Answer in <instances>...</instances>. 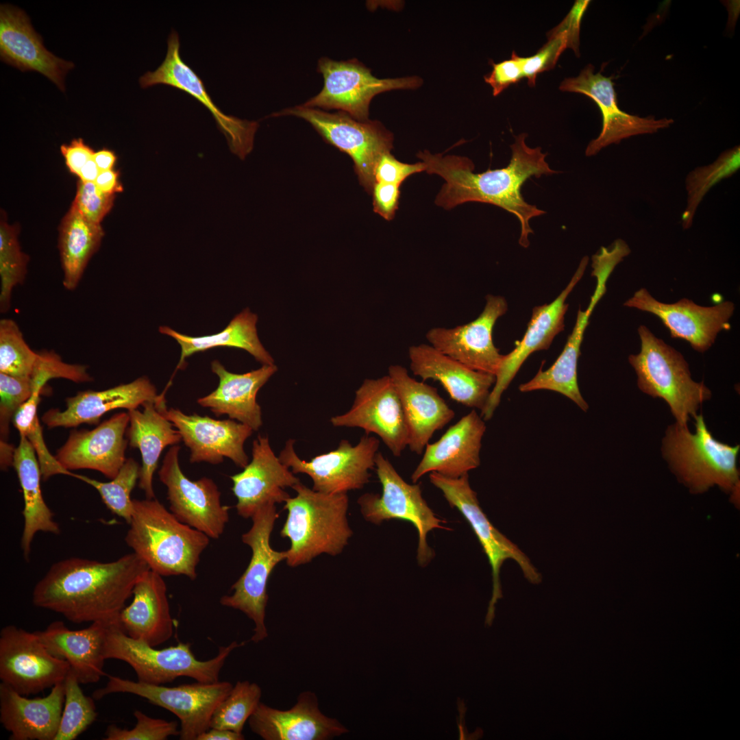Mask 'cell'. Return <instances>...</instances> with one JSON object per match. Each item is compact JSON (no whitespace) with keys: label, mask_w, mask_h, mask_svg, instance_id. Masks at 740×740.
<instances>
[{"label":"cell","mask_w":740,"mask_h":740,"mask_svg":"<svg viewBox=\"0 0 740 740\" xmlns=\"http://www.w3.org/2000/svg\"><path fill=\"white\" fill-rule=\"evenodd\" d=\"M526 134L515 137L510 146L512 155L504 168L476 173L473 162L466 157L432 155L419 152V158L425 164L426 171L444 179L436 204L446 209L469 201L486 203L513 214L521 225L520 245H529L528 236L533 233L530 220L545 212L526 202L521 193L524 182L532 176L556 173L545 161L546 153L541 147L530 148L526 144Z\"/></svg>","instance_id":"6da1fadb"},{"label":"cell","mask_w":740,"mask_h":740,"mask_svg":"<svg viewBox=\"0 0 740 740\" xmlns=\"http://www.w3.org/2000/svg\"><path fill=\"white\" fill-rule=\"evenodd\" d=\"M149 569L134 552L110 562L64 559L53 563L36 583L32 602L75 624L114 620L137 580Z\"/></svg>","instance_id":"7a4b0ae2"},{"label":"cell","mask_w":740,"mask_h":740,"mask_svg":"<svg viewBox=\"0 0 740 740\" xmlns=\"http://www.w3.org/2000/svg\"><path fill=\"white\" fill-rule=\"evenodd\" d=\"M125 537L151 571L162 576H197L200 556L210 542L204 533L182 523L155 498L133 500Z\"/></svg>","instance_id":"3957f363"},{"label":"cell","mask_w":740,"mask_h":740,"mask_svg":"<svg viewBox=\"0 0 740 740\" xmlns=\"http://www.w3.org/2000/svg\"><path fill=\"white\" fill-rule=\"evenodd\" d=\"M292 489L296 495L284 502L288 513L280 531L291 542L286 550L287 565L297 567L321 554H340L353 534L347 519V493L317 491L301 482Z\"/></svg>","instance_id":"277c9868"},{"label":"cell","mask_w":740,"mask_h":740,"mask_svg":"<svg viewBox=\"0 0 740 740\" xmlns=\"http://www.w3.org/2000/svg\"><path fill=\"white\" fill-rule=\"evenodd\" d=\"M695 432L677 423L669 426L662 443L663 456L671 471L691 491L703 493L715 485L733 491L739 485L737 460L739 445L715 439L702 415H696Z\"/></svg>","instance_id":"5b68a950"},{"label":"cell","mask_w":740,"mask_h":740,"mask_svg":"<svg viewBox=\"0 0 740 740\" xmlns=\"http://www.w3.org/2000/svg\"><path fill=\"white\" fill-rule=\"evenodd\" d=\"M245 642L232 641L219 648L217 654L208 660L196 658L190 643L179 642L162 649L134 639L121 628L118 619L109 626L105 645L106 659L127 663L134 670L138 681L161 685L180 677H188L201 682L219 681V674L231 652Z\"/></svg>","instance_id":"8992f818"},{"label":"cell","mask_w":740,"mask_h":740,"mask_svg":"<svg viewBox=\"0 0 740 740\" xmlns=\"http://www.w3.org/2000/svg\"><path fill=\"white\" fill-rule=\"evenodd\" d=\"M641 350L628 361L643 393L663 399L680 426H687L699 407L711 397L703 382L692 380L689 365L674 347L657 338L645 325L638 328Z\"/></svg>","instance_id":"52a82bcc"},{"label":"cell","mask_w":740,"mask_h":740,"mask_svg":"<svg viewBox=\"0 0 740 740\" xmlns=\"http://www.w3.org/2000/svg\"><path fill=\"white\" fill-rule=\"evenodd\" d=\"M295 116L308 121L330 145L349 155L360 184L371 193L375 171L383 155L393 147V134L378 121H360L338 111L330 113L299 105L282 110L271 116Z\"/></svg>","instance_id":"ba28073f"},{"label":"cell","mask_w":740,"mask_h":740,"mask_svg":"<svg viewBox=\"0 0 740 740\" xmlns=\"http://www.w3.org/2000/svg\"><path fill=\"white\" fill-rule=\"evenodd\" d=\"M279 515L275 504L258 508L251 517V528L242 535L243 542L249 546L252 555L242 576L233 584V593L220 599L221 605L238 610L254 623L251 641L258 643L268 637L265 610L268 602L267 584L275 567L286 558V551L273 550L270 537Z\"/></svg>","instance_id":"9c48e42d"},{"label":"cell","mask_w":740,"mask_h":740,"mask_svg":"<svg viewBox=\"0 0 740 740\" xmlns=\"http://www.w3.org/2000/svg\"><path fill=\"white\" fill-rule=\"evenodd\" d=\"M232 687L230 682L219 680L214 682L196 681L192 684L166 687L111 676L103 687L92 693V698L100 700L116 693H131L143 698L177 717L180 721V739L197 740L201 733L210 728L214 711Z\"/></svg>","instance_id":"30bf717a"},{"label":"cell","mask_w":740,"mask_h":740,"mask_svg":"<svg viewBox=\"0 0 740 740\" xmlns=\"http://www.w3.org/2000/svg\"><path fill=\"white\" fill-rule=\"evenodd\" d=\"M429 477L449 506L458 509L469 523L488 558L492 571L493 591L485 624L491 626L495 605L502 597L500 574L504 562L508 559L515 560L531 583H539L541 576L528 557L490 522L480 508L476 493L470 486L468 474L451 478L432 472Z\"/></svg>","instance_id":"8fae6325"},{"label":"cell","mask_w":740,"mask_h":740,"mask_svg":"<svg viewBox=\"0 0 740 740\" xmlns=\"http://www.w3.org/2000/svg\"><path fill=\"white\" fill-rule=\"evenodd\" d=\"M375 463L382 494L361 495L358 500L360 512L366 521L377 525L392 519L412 523L419 535L417 561L424 566L434 556L426 541L427 534L434 529H447L442 525L445 521L436 517L428 506L419 484L404 481L381 452L377 453Z\"/></svg>","instance_id":"7c38bea8"},{"label":"cell","mask_w":740,"mask_h":740,"mask_svg":"<svg viewBox=\"0 0 740 740\" xmlns=\"http://www.w3.org/2000/svg\"><path fill=\"white\" fill-rule=\"evenodd\" d=\"M317 71L323 77L321 91L302 105L321 110L336 109L356 120H369L372 99L378 94L397 89H415L422 84L417 76L380 79L356 59L336 61L321 58Z\"/></svg>","instance_id":"4fadbf2b"},{"label":"cell","mask_w":740,"mask_h":740,"mask_svg":"<svg viewBox=\"0 0 740 740\" xmlns=\"http://www.w3.org/2000/svg\"><path fill=\"white\" fill-rule=\"evenodd\" d=\"M295 442L293 439L286 441L278 456L280 461L294 474L308 475L314 491L330 494L363 488L375 468L380 446L378 439L365 434L356 445L343 439L335 449L306 460L297 454Z\"/></svg>","instance_id":"5bb4252c"},{"label":"cell","mask_w":740,"mask_h":740,"mask_svg":"<svg viewBox=\"0 0 740 740\" xmlns=\"http://www.w3.org/2000/svg\"><path fill=\"white\" fill-rule=\"evenodd\" d=\"M180 447L172 445L158 471L166 486L170 511L182 523L217 539L229 521L230 506L223 505L221 492L214 482L204 477L191 480L181 469Z\"/></svg>","instance_id":"9a60e30c"},{"label":"cell","mask_w":740,"mask_h":740,"mask_svg":"<svg viewBox=\"0 0 740 740\" xmlns=\"http://www.w3.org/2000/svg\"><path fill=\"white\" fill-rule=\"evenodd\" d=\"M71 667L51 654L35 632L14 625L0 632V679L21 695L36 694L64 680Z\"/></svg>","instance_id":"2e32d148"},{"label":"cell","mask_w":740,"mask_h":740,"mask_svg":"<svg viewBox=\"0 0 740 740\" xmlns=\"http://www.w3.org/2000/svg\"><path fill=\"white\" fill-rule=\"evenodd\" d=\"M334 427L359 428L378 436L394 456L408 445V432L396 388L388 375L365 379L344 414L330 419Z\"/></svg>","instance_id":"e0dca14e"},{"label":"cell","mask_w":740,"mask_h":740,"mask_svg":"<svg viewBox=\"0 0 740 740\" xmlns=\"http://www.w3.org/2000/svg\"><path fill=\"white\" fill-rule=\"evenodd\" d=\"M177 33L171 31L167 41L164 61L153 71H147L139 79L142 88L164 84L182 90L204 105L213 116L219 130L225 135L230 151L241 159L252 150L258 123L227 115L214 104L197 74L182 59Z\"/></svg>","instance_id":"ac0fdd59"},{"label":"cell","mask_w":740,"mask_h":740,"mask_svg":"<svg viewBox=\"0 0 740 740\" xmlns=\"http://www.w3.org/2000/svg\"><path fill=\"white\" fill-rule=\"evenodd\" d=\"M613 76L606 77L601 72L594 73V66L589 64L575 77L565 79L559 89L564 92L584 95L593 100L602 116V127L599 136L587 147L585 155L592 156L610 144L632 136L653 134L669 127L671 119L640 117L621 110L617 104V93Z\"/></svg>","instance_id":"d6986e66"},{"label":"cell","mask_w":740,"mask_h":740,"mask_svg":"<svg viewBox=\"0 0 740 740\" xmlns=\"http://www.w3.org/2000/svg\"><path fill=\"white\" fill-rule=\"evenodd\" d=\"M508 309L506 299L488 295L480 314L473 321L451 328H431L429 344L443 354L476 371L495 375L504 358L493 341L497 320Z\"/></svg>","instance_id":"ffe728a7"},{"label":"cell","mask_w":740,"mask_h":740,"mask_svg":"<svg viewBox=\"0 0 740 740\" xmlns=\"http://www.w3.org/2000/svg\"><path fill=\"white\" fill-rule=\"evenodd\" d=\"M624 306L652 313L669 330L671 337L689 343L693 349L704 352L714 343L719 332L730 328L729 320L735 304L722 301L713 306H702L683 298L673 304L658 301L642 288L624 304Z\"/></svg>","instance_id":"44dd1931"},{"label":"cell","mask_w":740,"mask_h":740,"mask_svg":"<svg viewBox=\"0 0 740 740\" xmlns=\"http://www.w3.org/2000/svg\"><path fill=\"white\" fill-rule=\"evenodd\" d=\"M589 262L584 256L562 293L550 304L535 306L527 330L521 341H517L514 349L503 360L495 376V384L486 404L481 410L484 421L491 419L499 406L501 397L513 380L519 368L528 357L536 351L547 349L554 338L564 329V317L568 308L565 301L573 288L582 277Z\"/></svg>","instance_id":"7402d4cb"},{"label":"cell","mask_w":740,"mask_h":740,"mask_svg":"<svg viewBox=\"0 0 740 740\" xmlns=\"http://www.w3.org/2000/svg\"><path fill=\"white\" fill-rule=\"evenodd\" d=\"M166 417L179 431L190 452V463L217 465L230 458L244 468L249 463L244 444L254 430L231 419L218 420L197 414L188 415L175 408H166Z\"/></svg>","instance_id":"603a6c76"},{"label":"cell","mask_w":740,"mask_h":740,"mask_svg":"<svg viewBox=\"0 0 740 740\" xmlns=\"http://www.w3.org/2000/svg\"><path fill=\"white\" fill-rule=\"evenodd\" d=\"M127 412L114 414L91 430H72L54 456L68 471L92 469L114 478L126 461Z\"/></svg>","instance_id":"cb8c5ba5"},{"label":"cell","mask_w":740,"mask_h":740,"mask_svg":"<svg viewBox=\"0 0 740 740\" xmlns=\"http://www.w3.org/2000/svg\"><path fill=\"white\" fill-rule=\"evenodd\" d=\"M230 479L237 513L246 519L264 505L285 502L290 495L284 489L300 482L275 454L268 437L260 435L253 442L250 463Z\"/></svg>","instance_id":"d4e9b609"},{"label":"cell","mask_w":740,"mask_h":740,"mask_svg":"<svg viewBox=\"0 0 740 740\" xmlns=\"http://www.w3.org/2000/svg\"><path fill=\"white\" fill-rule=\"evenodd\" d=\"M251 731L264 740H329L348 732L335 718L324 715L312 691L301 693L288 710L260 702L248 719Z\"/></svg>","instance_id":"484cf974"},{"label":"cell","mask_w":740,"mask_h":740,"mask_svg":"<svg viewBox=\"0 0 740 740\" xmlns=\"http://www.w3.org/2000/svg\"><path fill=\"white\" fill-rule=\"evenodd\" d=\"M0 57L21 71L40 73L63 92L64 77L74 67L49 51L25 12L10 4L0 5Z\"/></svg>","instance_id":"4316f807"},{"label":"cell","mask_w":740,"mask_h":740,"mask_svg":"<svg viewBox=\"0 0 740 740\" xmlns=\"http://www.w3.org/2000/svg\"><path fill=\"white\" fill-rule=\"evenodd\" d=\"M485 431L484 420L475 410L463 416L437 441L426 445L422 458L411 475L412 483L428 473L457 478L478 467Z\"/></svg>","instance_id":"83f0119b"},{"label":"cell","mask_w":740,"mask_h":740,"mask_svg":"<svg viewBox=\"0 0 740 740\" xmlns=\"http://www.w3.org/2000/svg\"><path fill=\"white\" fill-rule=\"evenodd\" d=\"M408 358L415 375L439 382L454 401L465 406L484 408L495 382L494 375L472 369L430 344L410 346Z\"/></svg>","instance_id":"f1b7e54d"},{"label":"cell","mask_w":740,"mask_h":740,"mask_svg":"<svg viewBox=\"0 0 740 740\" xmlns=\"http://www.w3.org/2000/svg\"><path fill=\"white\" fill-rule=\"evenodd\" d=\"M591 266V275L597 280L595 290L587 308L578 310L576 325L563 352L549 369L543 371L541 367L532 379L519 387L521 392L542 389L556 391L572 400L584 411L588 410L589 406L580 393L577 378L580 345L591 314L606 292V283L614 270L613 266L606 261H597Z\"/></svg>","instance_id":"f546056e"},{"label":"cell","mask_w":740,"mask_h":740,"mask_svg":"<svg viewBox=\"0 0 740 740\" xmlns=\"http://www.w3.org/2000/svg\"><path fill=\"white\" fill-rule=\"evenodd\" d=\"M397 391L408 432V447L420 455L433 434L454 417L455 412L437 389L411 378L402 365L388 367Z\"/></svg>","instance_id":"4dcf8cb0"},{"label":"cell","mask_w":740,"mask_h":740,"mask_svg":"<svg viewBox=\"0 0 740 740\" xmlns=\"http://www.w3.org/2000/svg\"><path fill=\"white\" fill-rule=\"evenodd\" d=\"M159 397L155 386L147 377L103 391H84L66 399V409L53 408L42 416L49 428H75L82 423L95 424L106 412L117 408L136 409Z\"/></svg>","instance_id":"1f68e13d"},{"label":"cell","mask_w":740,"mask_h":740,"mask_svg":"<svg viewBox=\"0 0 740 740\" xmlns=\"http://www.w3.org/2000/svg\"><path fill=\"white\" fill-rule=\"evenodd\" d=\"M116 619L96 621L87 628L76 630L69 629L62 621H55L44 630L35 632L51 654L69 664L80 684H91L97 682L105 675L107 632Z\"/></svg>","instance_id":"d6a6232c"},{"label":"cell","mask_w":740,"mask_h":740,"mask_svg":"<svg viewBox=\"0 0 740 740\" xmlns=\"http://www.w3.org/2000/svg\"><path fill=\"white\" fill-rule=\"evenodd\" d=\"M64 702V681L45 697L27 698L0 683V722L11 740H54Z\"/></svg>","instance_id":"836d02e7"},{"label":"cell","mask_w":740,"mask_h":740,"mask_svg":"<svg viewBox=\"0 0 740 740\" xmlns=\"http://www.w3.org/2000/svg\"><path fill=\"white\" fill-rule=\"evenodd\" d=\"M151 569L136 582L131 604L119 615L122 630L129 637L156 647L171 639L174 621L171 615L166 583Z\"/></svg>","instance_id":"e575fe53"},{"label":"cell","mask_w":740,"mask_h":740,"mask_svg":"<svg viewBox=\"0 0 740 740\" xmlns=\"http://www.w3.org/2000/svg\"><path fill=\"white\" fill-rule=\"evenodd\" d=\"M211 370L219 377V385L211 393L199 398L197 403L210 408L217 417L227 415L257 431L262 425L257 394L277 371V366L264 365L258 369L238 374L227 371L219 360H214L211 362Z\"/></svg>","instance_id":"d590c367"},{"label":"cell","mask_w":740,"mask_h":740,"mask_svg":"<svg viewBox=\"0 0 740 740\" xmlns=\"http://www.w3.org/2000/svg\"><path fill=\"white\" fill-rule=\"evenodd\" d=\"M164 391L156 400L142 404L143 410H129V424L126 435L130 445L138 448L141 454L138 486L148 499L155 498L153 477L163 449L169 445H175L182 441L179 431L166 417L164 410L167 408Z\"/></svg>","instance_id":"8d00e7d4"},{"label":"cell","mask_w":740,"mask_h":740,"mask_svg":"<svg viewBox=\"0 0 740 740\" xmlns=\"http://www.w3.org/2000/svg\"><path fill=\"white\" fill-rule=\"evenodd\" d=\"M19 435L20 441L14 449L12 466L17 473L23 495L24 526L21 546L24 558L28 560L32 543L37 532L41 531L58 534L60 529L42 494V475L34 447L25 436Z\"/></svg>","instance_id":"74e56055"},{"label":"cell","mask_w":740,"mask_h":740,"mask_svg":"<svg viewBox=\"0 0 740 740\" xmlns=\"http://www.w3.org/2000/svg\"><path fill=\"white\" fill-rule=\"evenodd\" d=\"M257 321V315L247 308L236 315L223 330L214 334L190 336L168 326H160L159 332L175 339L181 347V356L176 369L184 368L186 358L192 354L217 347L240 348L249 353L262 365H274L273 358L258 336Z\"/></svg>","instance_id":"f35d334b"},{"label":"cell","mask_w":740,"mask_h":740,"mask_svg":"<svg viewBox=\"0 0 740 740\" xmlns=\"http://www.w3.org/2000/svg\"><path fill=\"white\" fill-rule=\"evenodd\" d=\"M103 236L101 224L86 219L71 204L60 225L58 245L66 290L77 288Z\"/></svg>","instance_id":"ab89813d"},{"label":"cell","mask_w":740,"mask_h":740,"mask_svg":"<svg viewBox=\"0 0 740 740\" xmlns=\"http://www.w3.org/2000/svg\"><path fill=\"white\" fill-rule=\"evenodd\" d=\"M740 166V147L723 152L712 164L698 167L686 178L687 205L682 214V225L689 229L693 224L698 207L706 194L722 180L732 176Z\"/></svg>","instance_id":"60d3db41"},{"label":"cell","mask_w":740,"mask_h":740,"mask_svg":"<svg viewBox=\"0 0 740 740\" xmlns=\"http://www.w3.org/2000/svg\"><path fill=\"white\" fill-rule=\"evenodd\" d=\"M18 228L1 218L0 224V312L11 307L14 289L24 283L29 256L21 248Z\"/></svg>","instance_id":"b9f144b4"},{"label":"cell","mask_w":740,"mask_h":740,"mask_svg":"<svg viewBox=\"0 0 740 740\" xmlns=\"http://www.w3.org/2000/svg\"><path fill=\"white\" fill-rule=\"evenodd\" d=\"M64 684V706L54 740L75 739L97 717L95 699L84 693L79 686L80 682L71 669Z\"/></svg>","instance_id":"7bdbcfd3"},{"label":"cell","mask_w":740,"mask_h":740,"mask_svg":"<svg viewBox=\"0 0 740 740\" xmlns=\"http://www.w3.org/2000/svg\"><path fill=\"white\" fill-rule=\"evenodd\" d=\"M262 690L255 682L238 681L212 714L210 728L242 732L260 702Z\"/></svg>","instance_id":"ee69618b"},{"label":"cell","mask_w":740,"mask_h":740,"mask_svg":"<svg viewBox=\"0 0 740 740\" xmlns=\"http://www.w3.org/2000/svg\"><path fill=\"white\" fill-rule=\"evenodd\" d=\"M140 468L138 463L130 458L110 482H101L75 473L73 477L94 487L108 508L129 523L133 513V500L130 495L139 478Z\"/></svg>","instance_id":"f6af8a7d"},{"label":"cell","mask_w":740,"mask_h":740,"mask_svg":"<svg viewBox=\"0 0 740 740\" xmlns=\"http://www.w3.org/2000/svg\"><path fill=\"white\" fill-rule=\"evenodd\" d=\"M39 402L40 395H32L14 415L13 425L19 434L25 436L33 446L43 480L56 474L73 476V473L62 467L55 456L51 454L44 441L42 427L37 415Z\"/></svg>","instance_id":"bcb514c9"},{"label":"cell","mask_w":740,"mask_h":740,"mask_svg":"<svg viewBox=\"0 0 740 740\" xmlns=\"http://www.w3.org/2000/svg\"><path fill=\"white\" fill-rule=\"evenodd\" d=\"M37 352L26 343L16 322L8 318L0 320V373L18 377H30Z\"/></svg>","instance_id":"7dc6e473"},{"label":"cell","mask_w":740,"mask_h":740,"mask_svg":"<svg viewBox=\"0 0 740 740\" xmlns=\"http://www.w3.org/2000/svg\"><path fill=\"white\" fill-rule=\"evenodd\" d=\"M37 354L30 375L32 395H40L45 384L51 379L64 378L75 383L92 380L85 365L66 363L53 350H41Z\"/></svg>","instance_id":"c3c4849f"},{"label":"cell","mask_w":740,"mask_h":740,"mask_svg":"<svg viewBox=\"0 0 740 740\" xmlns=\"http://www.w3.org/2000/svg\"><path fill=\"white\" fill-rule=\"evenodd\" d=\"M135 726L130 730L115 724L109 725L105 732L106 740H165L170 736H179L177 723L153 718L139 710H135Z\"/></svg>","instance_id":"681fc988"},{"label":"cell","mask_w":740,"mask_h":740,"mask_svg":"<svg viewBox=\"0 0 740 740\" xmlns=\"http://www.w3.org/2000/svg\"><path fill=\"white\" fill-rule=\"evenodd\" d=\"M32 394L30 377H18L0 373L1 441L6 442L8 440L10 421Z\"/></svg>","instance_id":"f907efd6"},{"label":"cell","mask_w":740,"mask_h":740,"mask_svg":"<svg viewBox=\"0 0 740 740\" xmlns=\"http://www.w3.org/2000/svg\"><path fill=\"white\" fill-rule=\"evenodd\" d=\"M567 48L566 38L561 33L552 30L547 34V42L532 56L522 57L523 77L530 86H534L538 74L554 68L559 57Z\"/></svg>","instance_id":"816d5d0a"},{"label":"cell","mask_w":740,"mask_h":740,"mask_svg":"<svg viewBox=\"0 0 740 740\" xmlns=\"http://www.w3.org/2000/svg\"><path fill=\"white\" fill-rule=\"evenodd\" d=\"M115 195L101 191L94 182H77L72 205L86 219L101 224L113 206Z\"/></svg>","instance_id":"f5cc1de1"},{"label":"cell","mask_w":740,"mask_h":740,"mask_svg":"<svg viewBox=\"0 0 740 740\" xmlns=\"http://www.w3.org/2000/svg\"><path fill=\"white\" fill-rule=\"evenodd\" d=\"M522 57L513 51L511 57L498 63L491 62L492 71L484 78L496 97L512 84H517L523 77Z\"/></svg>","instance_id":"db71d44e"},{"label":"cell","mask_w":740,"mask_h":740,"mask_svg":"<svg viewBox=\"0 0 740 740\" xmlns=\"http://www.w3.org/2000/svg\"><path fill=\"white\" fill-rule=\"evenodd\" d=\"M423 162L406 164L397 160L391 153H385L379 160L375 171V182L395 184L401 186L410 175L426 171Z\"/></svg>","instance_id":"11a10c76"},{"label":"cell","mask_w":740,"mask_h":740,"mask_svg":"<svg viewBox=\"0 0 740 740\" xmlns=\"http://www.w3.org/2000/svg\"><path fill=\"white\" fill-rule=\"evenodd\" d=\"M589 0L576 1L564 19L554 29V32L561 33L567 39V48L571 49L579 57L580 29L583 16L590 4Z\"/></svg>","instance_id":"9f6ffc18"},{"label":"cell","mask_w":740,"mask_h":740,"mask_svg":"<svg viewBox=\"0 0 740 740\" xmlns=\"http://www.w3.org/2000/svg\"><path fill=\"white\" fill-rule=\"evenodd\" d=\"M400 186L384 182H375L373 189V206L375 212L386 220L393 219L400 197Z\"/></svg>","instance_id":"6f0895ef"},{"label":"cell","mask_w":740,"mask_h":740,"mask_svg":"<svg viewBox=\"0 0 740 740\" xmlns=\"http://www.w3.org/2000/svg\"><path fill=\"white\" fill-rule=\"evenodd\" d=\"M60 151L70 172L77 175L95 153L81 138L73 139L69 144L62 145Z\"/></svg>","instance_id":"680465c9"},{"label":"cell","mask_w":740,"mask_h":740,"mask_svg":"<svg viewBox=\"0 0 740 740\" xmlns=\"http://www.w3.org/2000/svg\"><path fill=\"white\" fill-rule=\"evenodd\" d=\"M94 183L101 191L106 194L115 195L123 190L119 180V173L114 169L100 171Z\"/></svg>","instance_id":"91938a15"},{"label":"cell","mask_w":740,"mask_h":740,"mask_svg":"<svg viewBox=\"0 0 740 740\" xmlns=\"http://www.w3.org/2000/svg\"><path fill=\"white\" fill-rule=\"evenodd\" d=\"M245 736L242 732H237L230 730L210 728L208 730L201 733L197 740H243Z\"/></svg>","instance_id":"94428289"},{"label":"cell","mask_w":740,"mask_h":740,"mask_svg":"<svg viewBox=\"0 0 740 740\" xmlns=\"http://www.w3.org/2000/svg\"><path fill=\"white\" fill-rule=\"evenodd\" d=\"M92 158L100 171L113 169L117 160L115 153L108 149H102L95 152Z\"/></svg>","instance_id":"6125c7cd"},{"label":"cell","mask_w":740,"mask_h":740,"mask_svg":"<svg viewBox=\"0 0 740 740\" xmlns=\"http://www.w3.org/2000/svg\"><path fill=\"white\" fill-rule=\"evenodd\" d=\"M99 173L100 170L92 158L81 169L77 176L82 182H95Z\"/></svg>","instance_id":"be15d7a7"}]
</instances>
